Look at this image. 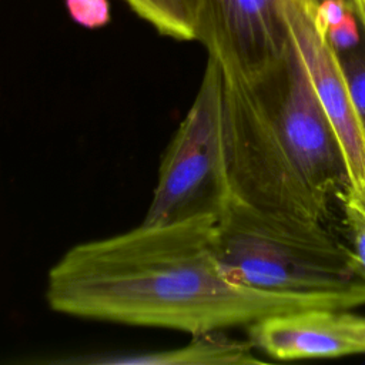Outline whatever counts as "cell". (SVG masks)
<instances>
[{
    "mask_svg": "<svg viewBox=\"0 0 365 365\" xmlns=\"http://www.w3.org/2000/svg\"><path fill=\"white\" fill-rule=\"evenodd\" d=\"M247 84L312 190L339 197L349 184L344 153L291 37L281 60Z\"/></svg>",
    "mask_w": 365,
    "mask_h": 365,
    "instance_id": "cell-5",
    "label": "cell"
},
{
    "mask_svg": "<svg viewBox=\"0 0 365 365\" xmlns=\"http://www.w3.org/2000/svg\"><path fill=\"white\" fill-rule=\"evenodd\" d=\"M351 7V0H322L318 3V14L324 27L328 30L339 24Z\"/></svg>",
    "mask_w": 365,
    "mask_h": 365,
    "instance_id": "cell-15",
    "label": "cell"
},
{
    "mask_svg": "<svg viewBox=\"0 0 365 365\" xmlns=\"http://www.w3.org/2000/svg\"><path fill=\"white\" fill-rule=\"evenodd\" d=\"M160 34L175 40H195L200 0H125Z\"/></svg>",
    "mask_w": 365,
    "mask_h": 365,
    "instance_id": "cell-10",
    "label": "cell"
},
{
    "mask_svg": "<svg viewBox=\"0 0 365 365\" xmlns=\"http://www.w3.org/2000/svg\"><path fill=\"white\" fill-rule=\"evenodd\" d=\"M214 215L141 224L80 242L51 267L46 299L56 312L191 335L251 325L269 315L365 305V288L279 294L232 281L214 252Z\"/></svg>",
    "mask_w": 365,
    "mask_h": 365,
    "instance_id": "cell-1",
    "label": "cell"
},
{
    "mask_svg": "<svg viewBox=\"0 0 365 365\" xmlns=\"http://www.w3.org/2000/svg\"><path fill=\"white\" fill-rule=\"evenodd\" d=\"M71 19L87 29H98L108 23L110 7L107 0H66Z\"/></svg>",
    "mask_w": 365,
    "mask_h": 365,
    "instance_id": "cell-13",
    "label": "cell"
},
{
    "mask_svg": "<svg viewBox=\"0 0 365 365\" xmlns=\"http://www.w3.org/2000/svg\"><path fill=\"white\" fill-rule=\"evenodd\" d=\"M222 150L230 195L264 211L324 221L329 201L302 177L250 84L224 76Z\"/></svg>",
    "mask_w": 365,
    "mask_h": 365,
    "instance_id": "cell-3",
    "label": "cell"
},
{
    "mask_svg": "<svg viewBox=\"0 0 365 365\" xmlns=\"http://www.w3.org/2000/svg\"><path fill=\"white\" fill-rule=\"evenodd\" d=\"M345 76L349 97L359 121L365 128V34L362 31L361 43L338 54Z\"/></svg>",
    "mask_w": 365,
    "mask_h": 365,
    "instance_id": "cell-12",
    "label": "cell"
},
{
    "mask_svg": "<svg viewBox=\"0 0 365 365\" xmlns=\"http://www.w3.org/2000/svg\"><path fill=\"white\" fill-rule=\"evenodd\" d=\"M184 346L150 352L137 356L114 358L115 364H200V365H252L262 359L255 356L251 341L234 339L220 331H208L191 335Z\"/></svg>",
    "mask_w": 365,
    "mask_h": 365,
    "instance_id": "cell-9",
    "label": "cell"
},
{
    "mask_svg": "<svg viewBox=\"0 0 365 365\" xmlns=\"http://www.w3.org/2000/svg\"><path fill=\"white\" fill-rule=\"evenodd\" d=\"M250 327L254 348L278 361L365 354V315L315 307L269 315Z\"/></svg>",
    "mask_w": 365,
    "mask_h": 365,
    "instance_id": "cell-8",
    "label": "cell"
},
{
    "mask_svg": "<svg viewBox=\"0 0 365 365\" xmlns=\"http://www.w3.org/2000/svg\"><path fill=\"white\" fill-rule=\"evenodd\" d=\"M214 252L232 281L261 291L331 294L365 288L349 245L324 221L264 211L232 195L215 221Z\"/></svg>",
    "mask_w": 365,
    "mask_h": 365,
    "instance_id": "cell-2",
    "label": "cell"
},
{
    "mask_svg": "<svg viewBox=\"0 0 365 365\" xmlns=\"http://www.w3.org/2000/svg\"><path fill=\"white\" fill-rule=\"evenodd\" d=\"M278 10L336 133L349 181L346 188L361 191L365 188V128L351 101L339 57L327 38L318 1L278 0Z\"/></svg>",
    "mask_w": 365,
    "mask_h": 365,
    "instance_id": "cell-7",
    "label": "cell"
},
{
    "mask_svg": "<svg viewBox=\"0 0 365 365\" xmlns=\"http://www.w3.org/2000/svg\"><path fill=\"white\" fill-rule=\"evenodd\" d=\"M349 190V188H348ZM349 191H352V190H349ZM364 204H365V188L364 190H361V191H352Z\"/></svg>",
    "mask_w": 365,
    "mask_h": 365,
    "instance_id": "cell-17",
    "label": "cell"
},
{
    "mask_svg": "<svg viewBox=\"0 0 365 365\" xmlns=\"http://www.w3.org/2000/svg\"><path fill=\"white\" fill-rule=\"evenodd\" d=\"M327 38L332 48L336 51V54L351 50L361 43L362 27L354 11V7H351L348 14L339 24L327 30Z\"/></svg>",
    "mask_w": 365,
    "mask_h": 365,
    "instance_id": "cell-14",
    "label": "cell"
},
{
    "mask_svg": "<svg viewBox=\"0 0 365 365\" xmlns=\"http://www.w3.org/2000/svg\"><path fill=\"white\" fill-rule=\"evenodd\" d=\"M228 197L222 150V70L208 56L195 98L161 158L153 200L141 224L218 217Z\"/></svg>",
    "mask_w": 365,
    "mask_h": 365,
    "instance_id": "cell-4",
    "label": "cell"
},
{
    "mask_svg": "<svg viewBox=\"0 0 365 365\" xmlns=\"http://www.w3.org/2000/svg\"><path fill=\"white\" fill-rule=\"evenodd\" d=\"M195 40L224 77L250 83L281 60L289 33L278 0H200Z\"/></svg>",
    "mask_w": 365,
    "mask_h": 365,
    "instance_id": "cell-6",
    "label": "cell"
},
{
    "mask_svg": "<svg viewBox=\"0 0 365 365\" xmlns=\"http://www.w3.org/2000/svg\"><path fill=\"white\" fill-rule=\"evenodd\" d=\"M348 245L354 254L358 271L365 281V204L348 188L339 195Z\"/></svg>",
    "mask_w": 365,
    "mask_h": 365,
    "instance_id": "cell-11",
    "label": "cell"
},
{
    "mask_svg": "<svg viewBox=\"0 0 365 365\" xmlns=\"http://www.w3.org/2000/svg\"><path fill=\"white\" fill-rule=\"evenodd\" d=\"M354 11L359 20V24L362 27V31L365 34V0H351Z\"/></svg>",
    "mask_w": 365,
    "mask_h": 365,
    "instance_id": "cell-16",
    "label": "cell"
}]
</instances>
